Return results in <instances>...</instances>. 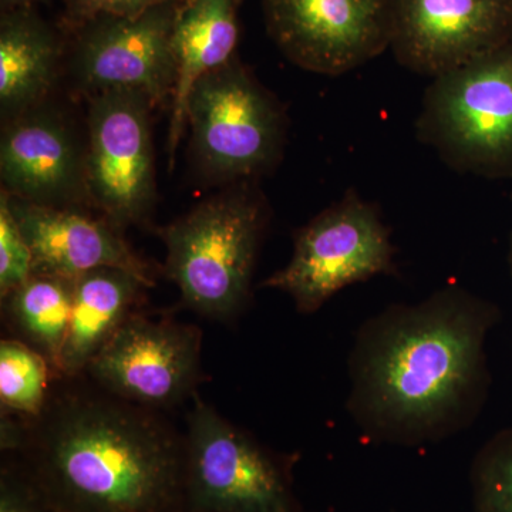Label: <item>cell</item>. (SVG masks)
<instances>
[{
  "label": "cell",
  "mask_w": 512,
  "mask_h": 512,
  "mask_svg": "<svg viewBox=\"0 0 512 512\" xmlns=\"http://www.w3.org/2000/svg\"><path fill=\"white\" fill-rule=\"evenodd\" d=\"M493 302L461 285L367 319L349 355V416L375 443L416 447L467 430L480 416L490 370Z\"/></svg>",
  "instance_id": "cell-1"
},
{
  "label": "cell",
  "mask_w": 512,
  "mask_h": 512,
  "mask_svg": "<svg viewBox=\"0 0 512 512\" xmlns=\"http://www.w3.org/2000/svg\"><path fill=\"white\" fill-rule=\"evenodd\" d=\"M52 386L39 416L2 410V450L53 512H187V443L158 410L97 384Z\"/></svg>",
  "instance_id": "cell-2"
},
{
  "label": "cell",
  "mask_w": 512,
  "mask_h": 512,
  "mask_svg": "<svg viewBox=\"0 0 512 512\" xmlns=\"http://www.w3.org/2000/svg\"><path fill=\"white\" fill-rule=\"evenodd\" d=\"M268 222L264 197L244 181L158 231L165 275L188 309L218 320L244 311Z\"/></svg>",
  "instance_id": "cell-3"
},
{
  "label": "cell",
  "mask_w": 512,
  "mask_h": 512,
  "mask_svg": "<svg viewBox=\"0 0 512 512\" xmlns=\"http://www.w3.org/2000/svg\"><path fill=\"white\" fill-rule=\"evenodd\" d=\"M416 136L457 173L511 180L512 37L431 79Z\"/></svg>",
  "instance_id": "cell-4"
},
{
  "label": "cell",
  "mask_w": 512,
  "mask_h": 512,
  "mask_svg": "<svg viewBox=\"0 0 512 512\" xmlns=\"http://www.w3.org/2000/svg\"><path fill=\"white\" fill-rule=\"evenodd\" d=\"M187 123L195 157L210 177L252 180L272 170L284 150L281 103L235 57L195 84Z\"/></svg>",
  "instance_id": "cell-5"
},
{
  "label": "cell",
  "mask_w": 512,
  "mask_h": 512,
  "mask_svg": "<svg viewBox=\"0 0 512 512\" xmlns=\"http://www.w3.org/2000/svg\"><path fill=\"white\" fill-rule=\"evenodd\" d=\"M396 271L390 232L372 202L348 192L299 229L291 261L262 282L291 296L303 315L346 286Z\"/></svg>",
  "instance_id": "cell-6"
},
{
  "label": "cell",
  "mask_w": 512,
  "mask_h": 512,
  "mask_svg": "<svg viewBox=\"0 0 512 512\" xmlns=\"http://www.w3.org/2000/svg\"><path fill=\"white\" fill-rule=\"evenodd\" d=\"M185 443L188 511L296 512L288 478L275 457L198 394Z\"/></svg>",
  "instance_id": "cell-7"
},
{
  "label": "cell",
  "mask_w": 512,
  "mask_h": 512,
  "mask_svg": "<svg viewBox=\"0 0 512 512\" xmlns=\"http://www.w3.org/2000/svg\"><path fill=\"white\" fill-rule=\"evenodd\" d=\"M197 326L134 312L87 366L94 384L127 402L160 410L197 394L202 379Z\"/></svg>",
  "instance_id": "cell-8"
},
{
  "label": "cell",
  "mask_w": 512,
  "mask_h": 512,
  "mask_svg": "<svg viewBox=\"0 0 512 512\" xmlns=\"http://www.w3.org/2000/svg\"><path fill=\"white\" fill-rule=\"evenodd\" d=\"M140 93L94 94L83 181L104 218L117 228L147 217L154 202V153L150 110Z\"/></svg>",
  "instance_id": "cell-9"
},
{
  "label": "cell",
  "mask_w": 512,
  "mask_h": 512,
  "mask_svg": "<svg viewBox=\"0 0 512 512\" xmlns=\"http://www.w3.org/2000/svg\"><path fill=\"white\" fill-rule=\"evenodd\" d=\"M266 28L286 59L342 76L390 49L393 0H264Z\"/></svg>",
  "instance_id": "cell-10"
},
{
  "label": "cell",
  "mask_w": 512,
  "mask_h": 512,
  "mask_svg": "<svg viewBox=\"0 0 512 512\" xmlns=\"http://www.w3.org/2000/svg\"><path fill=\"white\" fill-rule=\"evenodd\" d=\"M512 37V0H393L390 49L410 72H451Z\"/></svg>",
  "instance_id": "cell-11"
},
{
  "label": "cell",
  "mask_w": 512,
  "mask_h": 512,
  "mask_svg": "<svg viewBox=\"0 0 512 512\" xmlns=\"http://www.w3.org/2000/svg\"><path fill=\"white\" fill-rule=\"evenodd\" d=\"M184 2V0H183ZM180 3L89 23L76 52L80 82L94 94L140 93L154 106L173 96L171 36Z\"/></svg>",
  "instance_id": "cell-12"
},
{
  "label": "cell",
  "mask_w": 512,
  "mask_h": 512,
  "mask_svg": "<svg viewBox=\"0 0 512 512\" xmlns=\"http://www.w3.org/2000/svg\"><path fill=\"white\" fill-rule=\"evenodd\" d=\"M5 195L32 251L35 272L77 279L94 269L113 268L136 276L146 288L156 286L153 269L106 218Z\"/></svg>",
  "instance_id": "cell-13"
},
{
  "label": "cell",
  "mask_w": 512,
  "mask_h": 512,
  "mask_svg": "<svg viewBox=\"0 0 512 512\" xmlns=\"http://www.w3.org/2000/svg\"><path fill=\"white\" fill-rule=\"evenodd\" d=\"M0 175L10 197L60 207L82 178L83 164L59 117L25 113L3 131Z\"/></svg>",
  "instance_id": "cell-14"
},
{
  "label": "cell",
  "mask_w": 512,
  "mask_h": 512,
  "mask_svg": "<svg viewBox=\"0 0 512 512\" xmlns=\"http://www.w3.org/2000/svg\"><path fill=\"white\" fill-rule=\"evenodd\" d=\"M237 0H184L175 16L171 49L175 80L170 123L174 156L187 124L188 97L208 73L234 59L238 43Z\"/></svg>",
  "instance_id": "cell-15"
},
{
  "label": "cell",
  "mask_w": 512,
  "mask_h": 512,
  "mask_svg": "<svg viewBox=\"0 0 512 512\" xmlns=\"http://www.w3.org/2000/svg\"><path fill=\"white\" fill-rule=\"evenodd\" d=\"M146 285L136 276L100 268L76 279L69 330L60 357L59 376L79 377L94 356L134 312Z\"/></svg>",
  "instance_id": "cell-16"
},
{
  "label": "cell",
  "mask_w": 512,
  "mask_h": 512,
  "mask_svg": "<svg viewBox=\"0 0 512 512\" xmlns=\"http://www.w3.org/2000/svg\"><path fill=\"white\" fill-rule=\"evenodd\" d=\"M59 45L52 30L28 10H12L0 23V107L13 120L28 113L55 80Z\"/></svg>",
  "instance_id": "cell-17"
},
{
  "label": "cell",
  "mask_w": 512,
  "mask_h": 512,
  "mask_svg": "<svg viewBox=\"0 0 512 512\" xmlns=\"http://www.w3.org/2000/svg\"><path fill=\"white\" fill-rule=\"evenodd\" d=\"M76 279L33 272L28 281L2 299L16 339L45 356L59 376L60 357L72 318Z\"/></svg>",
  "instance_id": "cell-18"
},
{
  "label": "cell",
  "mask_w": 512,
  "mask_h": 512,
  "mask_svg": "<svg viewBox=\"0 0 512 512\" xmlns=\"http://www.w3.org/2000/svg\"><path fill=\"white\" fill-rule=\"evenodd\" d=\"M53 370L46 357L19 339L0 343V403L3 412L39 416L52 389Z\"/></svg>",
  "instance_id": "cell-19"
},
{
  "label": "cell",
  "mask_w": 512,
  "mask_h": 512,
  "mask_svg": "<svg viewBox=\"0 0 512 512\" xmlns=\"http://www.w3.org/2000/svg\"><path fill=\"white\" fill-rule=\"evenodd\" d=\"M476 512H512V429L494 434L471 466Z\"/></svg>",
  "instance_id": "cell-20"
},
{
  "label": "cell",
  "mask_w": 512,
  "mask_h": 512,
  "mask_svg": "<svg viewBox=\"0 0 512 512\" xmlns=\"http://www.w3.org/2000/svg\"><path fill=\"white\" fill-rule=\"evenodd\" d=\"M33 272L32 251L3 192L0 198V298L5 299L25 284Z\"/></svg>",
  "instance_id": "cell-21"
},
{
  "label": "cell",
  "mask_w": 512,
  "mask_h": 512,
  "mask_svg": "<svg viewBox=\"0 0 512 512\" xmlns=\"http://www.w3.org/2000/svg\"><path fill=\"white\" fill-rule=\"evenodd\" d=\"M183 0H67L70 19L89 25L107 18H128L158 6L180 3Z\"/></svg>",
  "instance_id": "cell-22"
},
{
  "label": "cell",
  "mask_w": 512,
  "mask_h": 512,
  "mask_svg": "<svg viewBox=\"0 0 512 512\" xmlns=\"http://www.w3.org/2000/svg\"><path fill=\"white\" fill-rule=\"evenodd\" d=\"M0 512H53L22 471L3 468Z\"/></svg>",
  "instance_id": "cell-23"
},
{
  "label": "cell",
  "mask_w": 512,
  "mask_h": 512,
  "mask_svg": "<svg viewBox=\"0 0 512 512\" xmlns=\"http://www.w3.org/2000/svg\"><path fill=\"white\" fill-rule=\"evenodd\" d=\"M33 2H40V0H3V3H6V5H12V6L29 5V3H33Z\"/></svg>",
  "instance_id": "cell-24"
},
{
  "label": "cell",
  "mask_w": 512,
  "mask_h": 512,
  "mask_svg": "<svg viewBox=\"0 0 512 512\" xmlns=\"http://www.w3.org/2000/svg\"><path fill=\"white\" fill-rule=\"evenodd\" d=\"M508 262H510V269H511V275H512V234L510 239V251H508Z\"/></svg>",
  "instance_id": "cell-25"
},
{
  "label": "cell",
  "mask_w": 512,
  "mask_h": 512,
  "mask_svg": "<svg viewBox=\"0 0 512 512\" xmlns=\"http://www.w3.org/2000/svg\"><path fill=\"white\" fill-rule=\"evenodd\" d=\"M237 2H238V3H239V2H242V0H237Z\"/></svg>",
  "instance_id": "cell-26"
},
{
  "label": "cell",
  "mask_w": 512,
  "mask_h": 512,
  "mask_svg": "<svg viewBox=\"0 0 512 512\" xmlns=\"http://www.w3.org/2000/svg\"><path fill=\"white\" fill-rule=\"evenodd\" d=\"M187 512H194V511H187Z\"/></svg>",
  "instance_id": "cell-27"
}]
</instances>
